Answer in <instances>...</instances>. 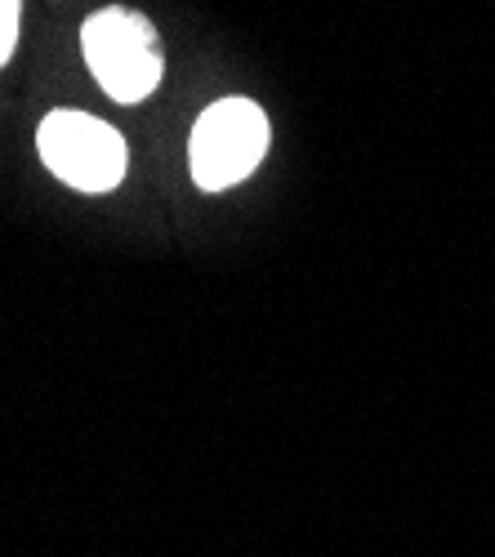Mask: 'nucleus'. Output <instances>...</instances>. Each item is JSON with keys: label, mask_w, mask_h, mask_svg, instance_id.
Segmentation results:
<instances>
[{"label": "nucleus", "mask_w": 495, "mask_h": 557, "mask_svg": "<svg viewBox=\"0 0 495 557\" xmlns=\"http://www.w3.org/2000/svg\"><path fill=\"white\" fill-rule=\"evenodd\" d=\"M81 50L95 81L116 103H139L161 85V72H165L161 40L139 10L108 5L99 14H89L81 27Z\"/></svg>", "instance_id": "1"}, {"label": "nucleus", "mask_w": 495, "mask_h": 557, "mask_svg": "<svg viewBox=\"0 0 495 557\" xmlns=\"http://www.w3.org/2000/svg\"><path fill=\"white\" fill-rule=\"evenodd\" d=\"M268 116L255 99H219L210 103L197 125H193V144H188V161H193V178L206 193H223L237 188L242 178L255 174V165L268 152Z\"/></svg>", "instance_id": "2"}, {"label": "nucleus", "mask_w": 495, "mask_h": 557, "mask_svg": "<svg viewBox=\"0 0 495 557\" xmlns=\"http://www.w3.org/2000/svg\"><path fill=\"white\" fill-rule=\"evenodd\" d=\"M40 161L76 193H112L125 178V138L85 112H50L36 129Z\"/></svg>", "instance_id": "3"}, {"label": "nucleus", "mask_w": 495, "mask_h": 557, "mask_svg": "<svg viewBox=\"0 0 495 557\" xmlns=\"http://www.w3.org/2000/svg\"><path fill=\"white\" fill-rule=\"evenodd\" d=\"M18 14H23V0H0V67L14 59V45H18Z\"/></svg>", "instance_id": "4"}]
</instances>
